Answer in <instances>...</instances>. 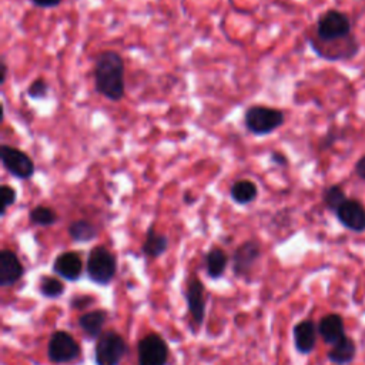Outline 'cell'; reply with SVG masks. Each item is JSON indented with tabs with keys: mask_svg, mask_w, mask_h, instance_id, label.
I'll use <instances>...</instances> for the list:
<instances>
[{
	"mask_svg": "<svg viewBox=\"0 0 365 365\" xmlns=\"http://www.w3.org/2000/svg\"><path fill=\"white\" fill-rule=\"evenodd\" d=\"M317 42L310 41L318 56L328 62L349 60L359 52V43L352 35V23L344 12L331 9L315 23Z\"/></svg>",
	"mask_w": 365,
	"mask_h": 365,
	"instance_id": "cell-1",
	"label": "cell"
},
{
	"mask_svg": "<svg viewBox=\"0 0 365 365\" xmlns=\"http://www.w3.org/2000/svg\"><path fill=\"white\" fill-rule=\"evenodd\" d=\"M96 92L110 102H120L126 95V65L115 51H105L95 63Z\"/></svg>",
	"mask_w": 365,
	"mask_h": 365,
	"instance_id": "cell-2",
	"label": "cell"
},
{
	"mask_svg": "<svg viewBox=\"0 0 365 365\" xmlns=\"http://www.w3.org/2000/svg\"><path fill=\"white\" fill-rule=\"evenodd\" d=\"M285 123L284 112L275 107L255 105L244 113V126L254 136H268Z\"/></svg>",
	"mask_w": 365,
	"mask_h": 365,
	"instance_id": "cell-3",
	"label": "cell"
},
{
	"mask_svg": "<svg viewBox=\"0 0 365 365\" xmlns=\"http://www.w3.org/2000/svg\"><path fill=\"white\" fill-rule=\"evenodd\" d=\"M117 271L116 257L105 245L95 247L88 258V274L89 278L99 284L107 285L112 282Z\"/></svg>",
	"mask_w": 365,
	"mask_h": 365,
	"instance_id": "cell-4",
	"label": "cell"
},
{
	"mask_svg": "<svg viewBox=\"0 0 365 365\" xmlns=\"http://www.w3.org/2000/svg\"><path fill=\"white\" fill-rule=\"evenodd\" d=\"M127 354V344L125 338L116 331L103 332L95 349V361L97 365H119Z\"/></svg>",
	"mask_w": 365,
	"mask_h": 365,
	"instance_id": "cell-5",
	"label": "cell"
},
{
	"mask_svg": "<svg viewBox=\"0 0 365 365\" xmlns=\"http://www.w3.org/2000/svg\"><path fill=\"white\" fill-rule=\"evenodd\" d=\"M0 159L5 170L19 180H29L35 174V163L31 156L14 146L2 144Z\"/></svg>",
	"mask_w": 365,
	"mask_h": 365,
	"instance_id": "cell-6",
	"label": "cell"
},
{
	"mask_svg": "<svg viewBox=\"0 0 365 365\" xmlns=\"http://www.w3.org/2000/svg\"><path fill=\"white\" fill-rule=\"evenodd\" d=\"M169 347L157 334L143 337L137 345V365H167Z\"/></svg>",
	"mask_w": 365,
	"mask_h": 365,
	"instance_id": "cell-7",
	"label": "cell"
},
{
	"mask_svg": "<svg viewBox=\"0 0 365 365\" xmlns=\"http://www.w3.org/2000/svg\"><path fill=\"white\" fill-rule=\"evenodd\" d=\"M80 355V345L66 331H55L48 345V356L55 364H69Z\"/></svg>",
	"mask_w": 365,
	"mask_h": 365,
	"instance_id": "cell-8",
	"label": "cell"
},
{
	"mask_svg": "<svg viewBox=\"0 0 365 365\" xmlns=\"http://www.w3.org/2000/svg\"><path fill=\"white\" fill-rule=\"evenodd\" d=\"M261 257V244L257 240H247L233 254V271L236 277L250 274L255 263Z\"/></svg>",
	"mask_w": 365,
	"mask_h": 365,
	"instance_id": "cell-9",
	"label": "cell"
},
{
	"mask_svg": "<svg viewBox=\"0 0 365 365\" xmlns=\"http://www.w3.org/2000/svg\"><path fill=\"white\" fill-rule=\"evenodd\" d=\"M338 221L354 233L365 231V207L355 199H347L335 211Z\"/></svg>",
	"mask_w": 365,
	"mask_h": 365,
	"instance_id": "cell-10",
	"label": "cell"
},
{
	"mask_svg": "<svg viewBox=\"0 0 365 365\" xmlns=\"http://www.w3.org/2000/svg\"><path fill=\"white\" fill-rule=\"evenodd\" d=\"M25 274V268L12 250H2L0 253V285L12 287L15 285Z\"/></svg>",
	"mask_w": 365,
	"mask_h": 365,
	"instance_id": "cell-11",
	"label": "cell"
},
{
	"mask_svg": "<svg viewBox=\"0 0 365 365\" xmlns=\"http://www.w3.org/2000/svg\"><path fill=\"white\" fill-rule=\"evenodd\" d=\"M186 300L194 322L197 325H201L206 317V301H204V285L197 275H191L187 284Z\"/></svg>",
	"mask_w": 365,
	"mask_h": 365,
	"instance_id": "cell-12",
	"label": "cell"
},
{
	"mask_svg": "<svg viewBox=\"0 0 365 365\" xmlns=\"http://www.w3.org/2000/svg\"><path fill=\"white\" fill-rule=\"evenodd\" d=\"M53 271L68 281H76L82 277L83 261L78 253L66 251L55 260Z\"/></svg>",
	"mask_w": 365,
	"mask_h": 365,
	"instance_id": "cell-13",
	"label": "cell"
},
{
	"mask_svg": "<svg viewBox=\"0 0 365 365\" xmlns=\"http://www.w3.org/2000/svg\"><path fill=\"white\" fill-rule=\"evenodd\" d=\"M317 327L312 321L305 319L294 327V344L301 354H310L317 342Z\"/></svg>",
	"mask_w": 365,
	"mask_h": 365,
	"instance_id": "cell-14",
	"label": "cell"
},
{
	"mask_svg": "<svg viewBox=\"0 0 365 365\" xmlns=\"http://www.w3.org/2000/svg\"><path fill=\"white\" fill-rule=\"evenodd\" d=\"M318 332L325 344L335 345L345 337L342 318L338 314L325 315L318 324Z\"/></svg>",
	"mask_w": 365,
	"mask_h": 365,
	"instance_id": "cell-15",
	"label": "cell"
},
{
	"mask_svg": "<svg viewBox=\"0 0 365 365\" xmlns=\"http://www.w3.org/2000/svg\"><path fill=\"white\" fill-rule=\"evenodd\" d=\"M107 312L103 310L89 311L79 317V325L89 338H97L102 335Z\"/></svg>",
	"mask_w": 365,
	"mask_h": 365,
	"instance_id": "cell-16",
	"label": "cell"
},
{
	"mask_svg": "<svg viewBox=\"0 0 365 365\" xmlns=\"http://www.w3.org/2000/svg\"><path fill=\"white\" fill-rule=\"evenodd\" d=\"M169 248V238L164 234H160L154 230V226H152L147 230L146 234V240L143 243L142 251L144 255L150 257V258H157L160 255H163Z\"/></svg>",
	"mask_w": 365,
	"mask_h": 365,
	"instance_id": "cell-17",
	"label": "cell"
},
{
	"mask_svg": "<svg viewBox=\"0 0 365 365\" xmlns=\"http://www.w3.org/2000/svg\"><path fill=\"white\" fill-rule=\"evenodd\" d=\"M258 196V189L251 180H237L230 189V197L234 203L245 206L253 203Z\"/></svg>",
	"mask_w": 365,
	"mask_h": 365,
	"instance_id": "cell-18",
	"label": "cell"
},
{
	"mask_svg": "<svg viewBox=\"0 0 365 365\" xmlns=\"http://www.w3.org/2000/svg\"><path fill=\"white\" fill-rule=\"evenodd\" d=\"M355 352L356 347L354 341L345 335L339 342L332 345V348L328 352V359L337 365H345L354 359Z\"/></svg>",
	"mask_w": 365,
	"mask_h": 365,
	"instance_id": "cell-19",
	"label": "cell"
},
{
	"mask_svg": "<svg viewBox=\"0 0 365 365\" xmlns=\"http://www.w3.org/2000/svg\"><path fill=\"white\" fill-rule=\"evenodd\" d=\"M227 263H228L227 254L221 248L218 247L211 248L206 255V270L208 277L220 278L227 268Z\"/></svg>",
	"mask_w": 365,
	"mask_h": 365,
	"instance_id": "cell-20",
	"label": "cell"
},
{
	"mask_svg": "<svg viewBox=\"0 0 365 365\" xmlns=\"http://www.w3.org/2000/svg\"><path fill=\"white\" fill-rule=\"evenodd\" d=\"M69 236L73 241L78 243H89L97 237V228L93 223L88 220H76L73 221L69 228Z\"/></svg>",
	"mask_w": 365,
	"mask_h": 365,
	"instance_id": "cell-21",
	"label": "cell"
},
{
	"mask_svg": "<svg viewBox=\"0 0 365 365\" xmlns=\"http://www.w3.org/2000/svg\"><path fill=\"white\" fill-rule=\"evenodd\" d=\"M347 194L344 191V189L339 184H331L328 187L324 189L322 191V203L324 206L331 210V211H337V208L347 200Z\"/></svg>",
	"mask_w": 365,
	"mask_h": 365,
	"instance_id": "cell-22",
	"label": "cell"
},
{
	"mask_svg": "<svg viewBox=\"0 0 365 365\" xmlns=\"http://www.w3.org/2000/svg\"><path fill=\"white\" fill-rule=\"evenodd\" d=\"M29 220L35 226L41 227H51L56 224L58 221V214L53 208L46 207V206H36L35 208L31 210L29 213Z\"/></svg>",
	"mask_w": 365,
	"mask_h": 365,
	"instance_id": "cell-23",
	"label": "cell"
},
{
	"mask_svg": "<svg viewBox=\"0 0 365 365\" xmlns=\"http://www.w3.org/2000/svg\"><path fill=\"white\" fill-rule=\"evenodd\" d=\"M39 290H41V294L46 298H59L65 292V285L60 280L55 277H43L41 280Z\"/></svg>",
	"mask_w": 365,
	"mask_h": 365,
	"instance_id": "cell-24",
	"label": "cell"
},
{
	"mask_svg": "<svg viewBox=\"0 0 365 365\" xmlns=\"http://www.w3.org/2000/svg\"><path fill=\"white\" fill-rule=\"evenodd\" d=\"M0 196H2V208H0V214L5 216L6 210L14 206L18 200V191L15 187L9 184H4L0 187Z\"/></svg>",
	"mask_w": 365,
	"mask_h": 365,
	"instance_id": "cell-25",
	"label": "cell"
},
{
	"mask_svg": "<svg viewBox=\"0 0 365 365\" xmlns=\"http://www.w3.org/2000/svg\"><path fill=\"white\" fill-rule=\"evenodd\" d=\"M49 95V83L45 79H36L28 88V96L33 100H42Z\"/></svg>",
	"mask_w": 365,
	"mask_h": 365,
	"instance_id": "cell-26",
	"label": "cell"
},
{
	"mask_svg": "<svg viewBox=\"0 0 365 365\" xmlns=\"http://www.w3.org/2000/svg\"><path fill=\"white\" fill-rule=\"evenodd\" d=\"M93 302H95V298L92 295H75L70 301V307L73 310H85Z\"/></svg>",
	"mask_w": 365,
	"mask_h": 365,
	"instance_id": "cell-27",
	"label": "cell"
},
{
	"mask_svg": "<svg viewBox=\"0 0 365 365\" xmlns=\"http://www.w3.org/2000/svg\"><path fill=\"white\" fill-rule=\"evenodd\" d=\"M31 2L38 6V8H43V9H53L62 5L63 0H31Z\"/></svg>",
	"mask_w": 365,
	"mask_h": 365,
	"instance_id": "cell-28",
	"label": "cell"
},
{
	"mask_svg": "<svg viewBox=\"0 0 365 365\" xmlns=\"http://www.w3.org/2000/svg\"><path fill=\"white\" fill-rule=\"evenodd\" d=\"M354 171L359 180L365 183V156L359 157L354 166Z\"/></svg>",
	"mask_w": 365,
	"mask_h": 365,
	"instance_id": "cell-29",
	"label": "cell"
},
{
	"mask_svg": "<svg viewBox=\"0 0 365 365\" xmlns=\"http://www.w3.org/2000/svg\"><path fill=\"white\" fill-rule=\"evenodd\" d=\"M271 162H273L274 164H277V166H281V167H284V166L288 164V159L285 157V154H282V153H280V152H273V153H271Z\"/></svg>",
	"mask_w": 365,
	"mask_h": 365,
	"instance_id": "cell-30",
	"label": "cell"
},
{
	"mask_svg": "<svg viewBox=\"0 0 365 365\" xmlns=\"http://www.w3.org/2000/svg\"><path fill=\"white\" fill-rule=\"evenodd\" d=\"M0 66H2V72H0V83L4 85L8 78V63L5 62V59H2V62H0Z\"/></svg>",
	"mask_w": 365,
	"mask_h": 365,
	"instance_id": "cell-31",
	"label": "cell"
},
{
	"mask_svg": "<svg viewBox=\"0 0 365 365\" xmlns=\"http://www.w3.org/2000/svg\"><path fill=\"white\" fill-rule=\"evenodd\" d=\"M183 200H184V203H187V204H191V203H194L196 200H194V197L190 194V193H186L184 194V197H183Z\"/></svg>",
	"mask_w": 365,
	"mask_h": 365,
	"instance_id": "cell-32",
	"label": "cell"
}]
</instances>
